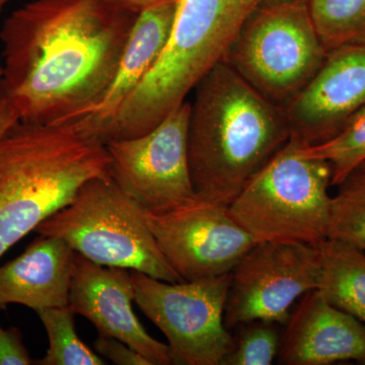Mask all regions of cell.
<instances>
[{"mask_svg": "<svg viewBox=\"0 0 365 365\" xmlns=\"http://www.w3.org/2000/svg\"><path fill=\"white\" fill-rule=\"evenodd\" d=\"M20 120L11 103L0 93V139Z\"/></svg>", "mask_w": 365, "mask_h": 365, "instance_id": "25", "label": "cell"}, {"mask_svg": "<svg viewBox=\"0 0 365 365\" xmlns=\"http://www.w3.org/2000/svg\"><path fill=\"white\" fill-rule=\"evenodd\" d=\"M316 247L319 252L317 289L333 306L365 324V252L330 237Z\"/></svg>", "mask_w": 365, "mask_h": 365, "instance_id": "17", "label": "cell"}, {"mask_svg": "<svg viewBox=\"0 0 365 365\" xmlns=\"http://www.w3.org/2000/svg\"><path fill=\"white\" fill-rule=\"evenodd\" d=\"M110 165L106 144L83 118L19 120L0 139V258L68 205L86 182L110 176Z\"/></svg>", "mask_w": 365, "mask_h": 365, "instance_id": "3", "label": "cell"}, {"mask_svg": "<svg viewBox=\"0 0 365 365\" xmlns=\"http://www.w3.org/2000/svg\"><path fill=\"white\" fill-rule=\"evenodd\" d=\"M309 6L327 52L365 42V0H309Z\"/></svg>", "mask_w": 365, "mask_h": 365, "instance_id": "18", "label": "cell"}, {"mask_svg": "<svg viewBox=\"0 0 365 365\" xmlns=\"http://www.w3.org/2000/svg\"><path fill=\"white\" fill-rule=\"evenodd\" d=\"M177 6L178 0H174L144 9L137 16L111 85L100 104L85 117L101 140L118 110L163 54L174 26Z\"/></svg>", "mask_w": 365, "mask_h": 365, "instance_id": "16", "label": "cell"}, {"mask_svg": "<svg viewBox=\"0 0 365 365\" xmlns=\"http://www.w3.org/2000/svg\"><path fill=\"white\" fill-rule=\"evenodd\" d=\"M326 55L309 0H268L244 21L222 61L284 108L319 71Z\"/></svg>", "mask_w": 365, "mask_h": 365, "instance_id": "6", "label": "cell"}, {"mask_svg": "<svg viewBox=\"0 0 365 365\" xmlns=\"http://www.w3.org/2000/svg\"><path fill=\"white\" fill-rule=\"evenodd\" d=\"M76 251L63 240L40 235L0 266V309L23 304L38 312L69 304Z\"/></svg>", "mask_w": 365, "mask_h": 365, "instance_id": "15", "label": "cell"}, {"mask_svg": "<svg viewBox=\"0 0 365 365\" xmlns=\"http://www.w3.org/2000/svg\"><path fill=\"white\" fill-rule=\"evenodd\" d=\"M259 1L264 2V1H268V0H259Z\"/></svg>", "mask_w": 365, "mask_h": 365, "instance_id": "29", "label": "cell"}, {"mask_svg": "<svg viewBox=\"0 0 365 365\" xmlns=\"http://www.w3.org/2000/svg\"><path fill=\"white\" fill-rule=\"evenodd\" d=\"M230 275L225 309L228 330L254 319L284 326L295 302L318 287V249L297 242H257Z\"/></svg>", "mask_w": 365, "mask_h": 365, "instance_id": "10", "label": "cell"}, {"mask_svg": "<svg viewBox=\"0 0 365 365\" xmlns=\"http://www.w3.org/2000/svg\"><path fill=\"white\" fill-rule=\"evenodd\" d=\"M117 1L126 9L139 14L144 9H150V7L165 4V2L174 1V0H117Z\"/></svg>", "mask_w": 365, "mask_h": 365, "instance_id": "26", "label": "cell"}, {"mask_svg": "<svg viewBox=\"0 0 365 365\" xmlns=\"http://www.w3.org/2000/svg\"><path fill=\"white\" fill-rule=\"evenodd\" d=\"M283 365L365 364V324L333 306L319 289L300 297L282 330Z\"/></svg>", "mask_w": 365, "mask_h": 365, "instance_id": "14", "label": "cell"}, {"mask_svg": "<svg viewBox=\"0 0 365 365\" xmlns=\"http://www.w3.org/2000/svg\"><path fill=\"white\" fill-rule=\"evenodd\" d=\"M9 1H11V0H0V11H1ZM2 74H4V71H2V66H0V83H1Z\"/></svg>", "mask_w": 365, "mask_h": 365, "instance_id": "27", "label": "cell"}, {"mask_svg": "<svg viewBox=\"0 0 365 365\" xmlns=\"http://www.w3.org/2000/svg\"><path fill=\"white\" fill-rule=\"evenodd\" d=\"M330 163L307 157L289 138L230 203V213L256 242L318 246L329 237Z\"/></svg>", "mask_w": 365, "mask_h": 365, "instance_id": "4", "label": "cell"}, {"mask_svg": "<svg viewBox=\"0 0 365 365\" xmlns=\"http://www.w3.org/2000/svg\"><path fill=\"white\" fill-rule=\"evenodd\" d=\"M356 170H360V172L364 173L365 174V162L362 163L361 165Z\"/></svg>", "mask_w": 365, "mask_h": 365, "instance_id": "28", "label": "cell"}, {"mask_svg": "<svg viewBox=\"0 0 365 365\" xmlns=\"http://www.w3.org/2000/svg\"><path fill=\"white\" fill-rule=\"evenodd\" d=\"M137 16L117 0L28 2L0 31V93L29 123L88 116L111 85Z\"/></svg>", "mask_w": 365, "mask_h": 365, "instance_id": "1", "label": "cell"}, {"mask_svg": "<svg viewBox=\"0 0 365 365\" xmlns=\"http://www.w3.org/2000/svg\"><path fill=\"white\" fill-rule=\"evenodd\" d=\"M307 157L321 158L330 163L332 186H339L365 162V107L348 122L338 135L318 145H304Z\"/></svg>", "mask_w": 365, "mask_h": 365, "instance_id": "20", "label": "cell"}, {"mask_svg": "<svg viewBox=\"0 0 365 365\" xmlns=\"http://www.w3.org/2000/svg\"><path fill=\"white\" fill-rule=\"evenodd\" d=\"M365 107V42L327 52L319 71L285 106L290 138L318 145L334 138Z\"/></svg>", "mask_w": 365, "mask_h": 365, "instance_id": "12", "label": "cell"}, {"mask_svg": "<svg viewBox=\"0 0 365 365\" xmlns=\"http://www.w3.org/2000/svg\"><path fill=\"white\" fill-rule=\"evenodd\" d=\"M332 197L330 239L341 240L365 252V174L355 170Z\"/></svg>", "mask_w": 365, "mask_h": 365, "instance_id": "21", "label": "cell"}, {"mask_svg": "<svg viewBox=\"0 0 365 365\" xmlns=\"http://www.w3.org/2000/svg\"><path fill=\"white\" fill-rule=\"evenodd\" d=\"M36 232L63 240L98 265L139 271L165 282L182 281L158 248L143 209L111 175L83 184L73 200L40 223Z\"/></svg>", "mask_w": 365, "mask_h": 365, "instance_id": "5", "label": "cell"}, {"mask_svg": "<svg viewBox=\"0 0 365 365\" xmlns=\"http://www.w3.org/2000/svg\"><path fill=\"white\" fill-rule=\"evenodd\" d=\"M131 270L93 263L76 253L69 307L95 325L101 335L130 346L153 365L177 364L169 345L146 332L137 319Z\"/></svg>", "mask_w": 365, "mask_h": 365, "instance_id": "13", "label": "cell"}, {"mask_svg": "<svg viewBox=\"0 0 365 365\" xmlns=\"http://www.w3.org/2000/svg\"><path fill=\"white\" fill-rule=\"evenodd\" d=\"M48 339L49 348L39 365H104L105 359L93 351L78 337L74 326L73 312L69 306L51 307L38 312Z\"/></svg>", "mask_w": 365, "mask_h": 365, "instance_id": "19", "label": "cell"}, {"mask_svg": "<svg viewBox=\"0 0 365 365\" xmlns=\"http://www.w3.org/2000/svg\"><path fill=\"white\" fill-rule=\"evenodd\" d=\"M35 361L23 342L16 327L4 329L0 325V365H31Z\"/></svg>", "mask_w": 365, "mask_h": 365, "instance_id": "24", "label": "cell"}, {"mask_svg": "<svg viewBox=\"0 0 365 365\" xmlns=\"http://www.w3.org/2000/svg\"><path fill=\"white\" fill-rule=\"evenodd\" d=\"M194 90L188 133L192 184L197 195L230 205L289 140L287 115L223 61Z\"/></svg>", "mask_w": 365, "mask_h": 365, "instance_id": "2", "label": "cell"}, {"mask_svg": "<svg viewBox=\"0 0 365 365\" xmlns=\"http://www.w3.org/2000/svg\"><path fill=\"white\" fill-rule=\"evenodd\" d=\"M281 327L280 324L264 319H254L235 327L232 348L222 365L272 364L280 350Z\"/></svg>", "mask_w": 365, "mask_h": 365, "instance_id": "22", "label": "cell"}, {"mask_svg": "<svg viewBox=\"0 0 365 365\" xmlns=\"http://www.w3.org/2000/svg\"><path fill=\"white\" fill-rule=\"evenodd\" d=\"M131 275L134 302L169 341L177 364L222 365L232 348L225 325L230 273L176 283Z\"/></svg>", "mask_w": 365, "mask_h": 365, "instance_id": "7", "label": "cell"}, {"mask_svg": "<svg viewBox=\"0 0 365 365\" xmlns=\"http://www.w3.org/2000/svg\"><path fill=\"white\" fill-rule=\"evenodd\" d=\"M253 13L237 0H178L168 44L153 67L170 90L188 93L218 62Z\"/></svg>", "mask_w": 365, "mask_h": 365, "instance_id": "11", "label": "cell"}, {"mask_svg": "<svg viewBox=\"0 0 365 365\" xmlns=\"http://www.w3.org/2000/svg\"><path fill=\"white\" fill-rule=\"evenodd\" d=\"M143 217L165 260L182 281L230 273L257 244L227 204L197 194L168 210H143Z\"/></svg>", "mask_w": 365, "mask_h": 365, "instance_id": "9", "label": "cell"}, {"mask_svg": "<svg viewBox=\"0 0 365 365\" xmlns=\"http://www.w3.org/2000/svg\"><path fill=\"white\" fill-rule=\"evenodd\" d=\"M191 103L184 101L153 130L106 145L110 175L143 210L160 212L196 195L188 157Z\"/></svg>", "mask_w": 365, "mask_h": 365, "instance_id": "8", "label": "cell"}, {"mask_svg": "<svg viewBox=\"0 0 365 365\" xmlns=\"http://www.w3.org/2000/svg\"><path fill=\"white\" fill-rule=\"evenodd\" d=\"M98 354L102 355L113 364L119 365H153L140 353L132 349L130 346L110 336L98 334L95 341Z\"/></svg>", "mask_w": 365, "mask_h": 365, "instance_id": "23", "label": "cell"}]
</instances>
